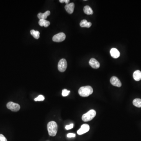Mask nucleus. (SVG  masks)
<instances>
[{"mask_svg": "<svg viewBox=\"0 0 141 141\" xmlns=\"http://www.w3.org/2000/svg\"><path fill=\"white\" fill-rule=\"evenodd\" d=\"M39 25L41 26H44L45 27H47L50 25V23L49 21L44 19L40 20L39 22Z\"/></svg>", "mask_w": 141, "mask_h": 141, "instance_id": "nucleus-15", "label": "nucleus"}, {"mask_svg": "<svg viewBox=\"0 0 141 141\" xmlns=\"http://www.w3.org/2000/svg\"><path fill=\"white\" fill-rule=\"evenodd\" d=\"M51 12L49 11H46L45 13H40L38 14V18L41 20V19H44V20H46L47 18V16H49L50 15Z\"/></svg>", "mask_w": 141, "mask_h": 141, "instance_id": "nucleus-12", "label": "nucleus"}, {"mask_svg": "<svg viewBox=\"0 0 141 141\" xmlns=\"http://www.w3.org/2000/svg\"><path fill=\"white\" fill-rule=\"evenodd\" d=\"M89 64L91 67L94 69H98L100 66V63L94 58H92L90 60Z\"/></svg>", "mask_w": 141, "mask_h": 141, "instance_id": "nucleus-9", "label": "nucleus"}, {"mask_svg": "<svg viewBox=\"0 0 141 141\" xmlns=\"http://www.w3.org/2000/svg\"><path fill=\"white\" fill-rule=\"evenodd\" d=\"M7 108L11 110V111L17 112L20 110V105L18 103L13 102H9L7 104Z\"/></svg>", "mask_w": 141, "mask_h": 141, "instance_id": "nucleus-5", "label": "nucleus"}, {"mask_svg": "<svg viewBox=\"0 0 141 141\" xmlns=\"http://www.w3.org/2000/svg\"><path fill=\"white\" fill-rule=\"evenodd\" d=\"M76 136V134L74 133H69L67 134V137L68 138H72V137H75Z\"/></svg>", "mask_w": 141, "mask_h": 141, "instance_id": "nucleus-23", "label": "nucleus"}, {"mask_svg": "<svg viewBox=\"0 0 141 141\" xmlns=\"http://www.w3.org/2000/svg\"><path fill=\"white\" fill-rule=\"evenodd\" d=\"M69 0H60L59 2L60 3H65L67 4H68L69 2Z\"/></svg>", "mask_w": 141, "mask_h": 141, "instance_id": "nucleus-24", "label": "nucleus"}, {"mask_svg": "<svg viewBox=\"0 0 141 141\" xmlns=\"http://www.w3.org/2000/svg\"><path fill=\"white\" fill-rule=\"evenodd\" d=\"M80 25L81 27L82 28H89L91 26L92 24L90 22H88L86 20H83L80 22Z\"/></svg>", "mask_w": 141, "mask_h": 141, "instance_id": "nucleus-14", "label": "nucleus"}, {"mask_svg": "<svg viewBox=\"0 0 141 141\" xmlns=\"http://www.w3.org/2000/svg\"><path fill=\"white\" fill-rule=\"evenodd\" d=\"M0 141H8L7 139L3 134H0Z\"/></svg>", "mask_w": 141, "mask_h": 141, "instance_id": "nucleus-21", "label": "nucleus"}, {"mask_svg": "<svg viewBox=\"0 0 141 141\" xmlns=\"http://www.w3.org/2000/svg\"><path fill=\"white\" fill-rule=\"evenodd\" d=\"M73 124H70L69 125H67L65 127V129L66 130H69V129H72L73 127Z\"/></svg>", "mask_w": 141, "mask_h": 141, "instance_id": "nucleus-22", "label": "nucleus"}, {"mask_svg": "<svg viewBox=\"0 0 141 141\" xmlns=\"http://www.w3.org/2000/svg\"><path fill=\"white\" fill-rule=\"evenodd\" d=\"M133 104L136 107L141 108V99L136 98L133 101Z\"/></svg>", "mask_w": 141, "mask_h": 141, "instance_id": "nucleus-18", "label": "nucleus"}, {"mask_svg": "<svg viewBox=\"0 0 141 141\" xmlns=\"http://www.w3.org/2000/svg\"><path fill=\"white\" fill-rule=\"evenodd\" d=\"M90 129V126L88 124H83L81 126V128L79 130H78L77 134L78 135H82L89 131Z\"/></svg>", "mask_w": 141, "mask_h": 141, "instance_id": "nucleus-7", "label": "nucleus"}, {"mask_svg": "<svg viewBox=\"0 0 141 141\" xmlns=\"http://www.w3.org/2000/svg\"><path fill=\"white\" fill-rule=\"evenodd\" d=\"M96 115V112L93 109L90 110V111L87 112L86 113L83 115L82 116V120L83 121H89L91 120L94 118Z\"/></svg>", "mask_w": 141, "mask_h": 141, "instance_id": "nucleus-3", "label": "nucleus"}, {"mask_svg": "<svg viewBox=\"0 0 141 141\" xmlns=\"http://www.w3.org/2000/svg\"><path fill=\"white\" fill-rule=\"evenodd\" d=\"M65 38L66 36L64 33H60L55 34L53 37L52 41L55 42H61L64 41Z\"/></svg>", "mask_w": 141, "mask_h": 141, "instance_id": "nucleus-6", "label": "nucleus"}, {"mask_svg": "<svg viewBox=\"0 0 141 141\" xmlns=\"http://www.w3.org/2000/svg\"><path fill=\"white\" fill-rule=\"evenodd\" d=\"M44 97L42 95H40L36 98L34 99L35 101H43L44 100Z\"/></svg>", "mask_w": 141, "mask_h": 141, "instance_id": "nucleus-19", "label": "nucleus"}, {"mask_svg": "<svg viewBox=\"0 0 141 141\" xmlns=\"http://www.w3.org/2000/svg\"><path fill=\"white\" fill-rule=\"evenodd\" d=\"M110 82L114 86L117 87H120L121 86V82L117 77L114 76L112 77L110 79Z\"/></svg>", "mask_w": 141, "mask_h": 141, "instance_id": "nucleus-8", "label": "nucleus"}, {"mask_svg": "<svg viewBox=\"0 0 141 141\" xmlns=\"http://www.w3.org/2000/svg\"><path fill=\"white\" fill-rule=\"evenodd\" d=\"M83 11L87 15H92L93 13V11L91 8L89 6H86L83 8Z\"/></svg>", "mask_w": 141, "mask_h": 141, "instance_id": "nucleus-16", "label": "nucleus"}, {"mask_svg": "<svg viewBox=\"0 0 141 141\" xmlns=\"http://www.w3.org/2000/svg\"><path fill=\"white\" fill-rule=\"evenodd\" d=\"M93 89L90 86L81 87L78 90V93L82 97H87L93 93Z\"/></svg>", "mask_w": 141, "mask_h": 141, "instance_id": "nucleus-1", "label": "nucleus"}, {"mask_svg": "<svg viewBox=\"0 0 141 141\" xmlns=\"http://www.w3.org/2000/svg\"><path fill=\"white\" fill-rule=\"evenodd\" d=\"M70 92V91L67 90L66 89H64L62 90V95L63 96H66L69 95Z\"/></svg>", "mask_w": 141, "mask_h": 141, "instance_id": "nucleus-20", "label": "nucleus"}, {"mask_svg": "<svg viewBox=\"0 0 141 141\" xmlns=\"http://www.w3.org/2000/svg\"><path fill=\"white\" fill-rule=\"evenodd\" d=\"M30 33L33 37L35 39H38L40 37V32L38 31H35L34 30H31Z\"/></svg>", "mask_w": 141, "mask_h": 141, "instance_id": "nucleus-17", "label": "nucleus"}, {"mask_svg": "<svg viewBox=\"0 0 141 141\" xmlns=\"http://www.w3.org/2000/svg\"><path fill=\"white\" fill-rule=\"evenodd\" d=\"M133 77L134 80L139 81L141 80V72L139 70H136L134 73Z\"/></svg>", "mask_w": 141, "mask_h": 141, "instance_id": "nucleus-13", "label": "nucleus"}, {"mask_svg": "<svg viewBox=\"0 0 141 141\" xmlns=\"http://www.w3.org/2000/svg\"><path fill=\"white\" fill-rule=\"evenodd\" d=\"M47 129L49 136H55L57 134L58 126L57 123L54 121H51L48 123Z\"/></svg>", "mask_w": 141, "mask_h": 141, "instance_id": "nucleus-2", "label": "nucleus"}, {"mask_svg": "<svg viewBox=\"0 0 141 141\" xmlns=\"http://www.w3.org/2000/svg\"><path fill=\"white\" fill-rule=\"evenodd\" d=\"M65 8L69 14H72L74 11V9H75V4L74 3H72L66 4L65 6Z\"/></svg>", "mask_w": 141, "mask_h": 141, "instance_id": "nucleus-10", "label": "nucleus"}, {"mask_svg": "<svg viewBox=\"0 0 141 141\" xmlns=\"http://www.w3.org/2000/svg\"><path fill=\"white\" fill-rule=\"evenodd\" d=\"M110 52L111 57L114 59H117L120 56V52L116 48H112Z\"/></svg>", "mask_w": 141, "mask_h": 141, "instance_id": "nucleus-11", "label": "nucleus"}, {"mask_svg": "<svg viewBox=\"0 0 141 141\" xmlns=\"http://www.w3.org/2000/svg\"><path fill=\"white\" fill-rule=\"evenodd\" d=\"M67 67V62L66 60L62 59L60 60L58 63V68L59 70L61 72H64Z\"/></svg>", "mask_w": 141, "mask_h": 141, "instance_id": "nucleus-4", "label": "nucleus"}]
</instances>
